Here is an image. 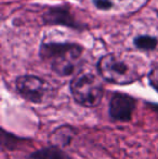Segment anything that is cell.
<instances>
[{"mask_svg":"<svg viewBox=\"0 0 158 159\" xmlns=\"http://www.w3.org/2000/svg\"><path fill=\"white\" fill-rule=\"evenodd\" d=\"M84 49L72 42H42L39 49L41 60L50 65L53 73L61 77L78 74Z\"/></svg>","mask_w":158,"mask_h":159,"instance_id":"6da1fadb","label":"cell"},{"mask_svg":"<svg viewBox=\"0 0 158 159\" xmlns=\"http://www.w3.org/2000/svg\"><path fill=\"white\" fill-rule=\"evenodd\" d=\"M73 98L86 108H95L101 104L104 96V87L101 80L90 71H79L70 84Z\"/></svg>","mask_w":158,"mask_h":159,"instance_id":"7a4b0ae2","label":"cell"},{"mask_svg":"<svg viewBox=\"0 0 158 159\" xmlns=\"http://www.w3.org/2000/svg\"><path fill=\"white\" fill-rule=\"evenodd\" d=\"M97 68L100 76L110 84L126 86L138 81L141 77L133 65L114 53H108L97 61Z\"/></svg>","mask_w":158,"mask_h":159,"instance_id":"3957f363","label":"cell"},{"mask_svg":"<svg viewBox=\"0 0 158 159\" xmlns=\"http://www.w3.org/2000/svg\"><path fill=\"white\" fill-rule=\"evenodd\" d=\"M17 93L34 104H43L56 95V89L46 79L35 75H22L15 79Z\"/></svg>","mask_w":158,"mask_h":159,"instance_id":"277c9868","label":"cell"},{"mask_svg":"<svg viewBox=\"0 0 158 159\" xmlns=\"http://www.w3.org/2000/svg\"><path fill=\"white\" fill-rule=\"evenodd\" d=\"M138 100L124 92H113L108 102V116L114 122H130L137 109Z\"/></svg>","mask_w":158,"mask_h":159,"instance_id":"5b68a950","label":"cell"},{"mask_svg":"<svg viewBox=\"0 0 158 159\" xmlns=\"http://www.w3.org/2000/svg\"><path fill=\"white\" fill-rule=\"evenodd\" d=\"M78 135V130L77 128L70 124H64L61 126H57L55 129L51 131L49 134V142L51 145L65 148L72 145L74 140Z\"/></svg>","mask_w":158,"mask_h":159,"instance_id":"8992f818","label":"cell"},{"mask_svg":"<svg viewBox=\"0 0 158 159\" xmlns=\"http://www.w3.org/2000/svg\"><path fill=\"white\" fill-rule=\"evenodd\" d=\"M32 142V139L23 138L16 135L10 131H7L4 128H1V136H0V147L2 152L17 151L25 146L27 143Z\"/></svg>","mask_w":158,"mask_h":159,"instance_id":"52a82bcc","label":"cell"},{"mask_svg":"<svg viewBox=\"0 0 158 159\" xmlns=\"http://www.w3.org/2000/svg\"><path fill=\"white\" fill-rule=\"evenodd\" d=\"M28 159H73L72 156L61 147L49 144L36 151H33L27 156Z\"/></svg>","mask_w":158,"mask_h":159,"instance_id":"ba28073f","label":"cell"},{"mask_svg":"<svg viewBox=\"0 0 158 159\" xmlns=\"http://www.w3.org/2000/svg\"><path fill=\"white\" fill-rule=\"evenodd\" d=\"M134 47L140 51H154L157 48L158 40L156 37L150 35H141L138 36L133 40Z\"/></svg>","mask_w":158,"mask_h":159,"instance_id":"9c48e42d","label":"cell"},{"mask_svg":"<svg viewBox=\"0 0 158 159\" xmlns=\"http://www.w3.org/2000/svg\"><path fill=\"white\" fill-rule=\"evenodd\" d=\"M147 78L151 87L158 92V65H156V66L151 69V71L148 73Z\"/></svg>","mask_w":158,"mask_h":159,"instance_id":"30bf717a","label":"cell"},{"mask_svg":"<svg viewBox=\"0 0 158 159\" xmlns=\"http://www.w3.org/2000/svg\"><path fill=\"white\" fill-rule=\"evenodd\" d=\"M93 3L100 10H111L113 8V2L111 0H93Z\"/></svg>","mask_w":158,"mask_h":159,"instance_id":"8fae6325","label":"cell"},{"mask_svg":"<svg viewBox=\"0 0 158 159\" xmlns=\"http://www.w3.org/2000/svg\"><path fill=\"white\" fill-rule=\"evenodd\" d=\"M146 106L153 111V113L156 115V117L158 118V103H154V102H145Z\"/></svg>","mask_w":158,"mask_h":159,"instance_id":"7c38bea8","label":"cell"}]
</instances>
